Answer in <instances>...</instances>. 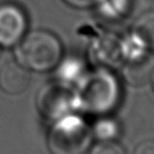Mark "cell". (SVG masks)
I'll return each mask as SVG.
<instances>
[{
    "mask_svg": "<svg viewBox=\"0 0 154 154\" xmlns=\"http://www.w3.org/2000/svg\"><path fill=\"white\" fill-rule=\"evenodd\" d=\"M119 92L116 77L106 69H100L87 75L79 85L77 105L89 113L106 114L117 105Z\"/></svg>",
    "mask_w": 154,
    "mask_h": 154,
    "instance_id": "1",
    "label": "cell"
},
{
    "mask_svg": "<svg viewBox=\"0 0 154 154\" xmlns=\"http://www.w3.org/2000/svg\"><path fill=\"white\" fill-rule=\"evenodd\" d=\"M62 49L59 39L45 30L29 33L21 39L16 57L22 66L30 70L45 72L53 69L61 58Z\"/></svg>",
    "mask_w": 154,
    "mask_h": 154,
    "instance_id": "2",
    "label": "cell"
},
{
    "mask_svg": "<svg viewBox=\"0 0 154 154\" xmlns=\"http://www.w3.org/2000/svg\"><path fill=\"white\" fill-rule=\"evenodd\" d=\"M92 139V129L82 118L66 115L50 130L48 147L52 154H84Z\"/></svg>",
    "mask_w": 154,
    "mask_h": 154,
    "instance_id": "3",
    "label": "cell"
},
{
    "mask_svg": "<svg viewBox=\"0 0 154 154\" xmlns=\"http://www.w3.org/2000/svg\"><path fill=\"white\" fill-rule=\"evenodd\" d=\"M74 105V96L64 85L53 82L39 90L36 98L38 111L45 118L57 120L66 116Z\"/></svg>",
    "mask_w": 154,
    "mask_h": 154,
    "instance_id": "4",
    "label": "cell"
},
{
    "mask_svg": "<svg viewBox=\"0 0 154 154\" xmlns=\"http://www.w3.org/2000/svg\"><path fill=\"white\" fill-rule=\"evenodd\" d=\"M26 30L24 12L13 3L0 5V47L11 48L23 38Z\"/></svg>",
    "mask_w": 154,
    "mask_h": 154,
    "instance_id": "5",
    "label": "cell"
},
{
    "mask_svg": "<svg viewBox=\"0 0 154 154\" xmlns=\"http://www.w3.org/2000/svg\"><path fill=\"white\" fill-rule=\"evenodd\" d=\"M154 70V56L149 50L129 54L122 66V77L131 86L140 87L151 80Z\"/></svg>",
    "mask_w": 154,
    "mask_h": 154,
    "instance_id": "6",
    "label": "cell"
},
{
    "mask_svg": "<svg viewBox=\"0 0 154 154\" xmlns=\"http://www.w3.org/2000/svg\"><path fill=\"white\" fill-rule=\"evenodd\" d=\"M30 80L29 72L19 62H7L0 69V89L7 94L23 93L30 86Z\"/></svg>",
    "mask_w": 154,
    "mask_h": 154,
    "instance_id": "7",
    "label": "cell"
},
{
    "mask_svg": "<svg viewBox=\"0 0 154 154\" xmlns=\"http://www.w3.org/2000/svg\"><path fill=\"white\" fill-rule=\"evenodd\" d=\"M103 13L113 18H137L151 10L154 0H99Z\"/></svg>",
    "mask_w": 154,
    "mask_h": 154,
    "instance_id": "8",
    "label": "cell"
},
{
    "mask_svg": "<svg viewBox=\"0 0 154 154\" xmlns=\"http://www.w3.org/2000/svg\"><path fill=\"white\" fill-rule=\"evenodd\" d=\"M132 37L149 51H154V11L146 12L136 18L132 26Z\"/></svg>",
    "mask_w": 154,
    "mask_h": 154,
    "instance_id": "9",
    "label": "cell"
},
{
    "mask_svg": "<svg viewBox=\"0 0 154 154\" xmlns=\"http://www.w3.org/2000/svg\"><path fill=\"white\" fill-rule=\"evenodd\" d=\"M96 137L101 140H113L119 133V127L112 119H100L92 130Z\"/></svg>",
    "mask_w": 154,
    "mask_h": 154,
    "instance_id": "10",
    "label": "cell"
},
{
    "mask_svg": "<svg viewBox=\"0 0 154 154\" xmlns=\"http://www.w3.org/2000/svg\"><path fill=\"white\" fill-rule=\"evenodd\" d=\"M91 154H127L125 148L114 140H101L93 148Z\"/></svg>",
    "mask_w": 154,
    "mask_h": 154,
    "instance_id": "11",
    "label": "cell"
},
{
    "mask_svg": "<svg viewBox=\"0 0 154 154\" xmlns=\"http://www.w3.org/2000/svg\"><path fill=\"white\" fill-rule=\"evenodd\" d=\"M134 154H154V139L140 143L134 150Z\"/></svg>",
    "mask_w": 154,
    "mask_h": 154,
    "instance_id": "12",
    "label": "cell"
},
{
    "mask_svg": "<svg viewBox=\"0 0 154 154\" xmlns=\"http://www.w3.org/2000/svg\"><path fill=\"white\" fill-rule=\"evenodd\" d=\"M64 1L75 8H88L98 3L99 0H64Z\"/></svg>",
    "mask_w": 154,
    "mask_h": 154,
    "instance_id": "13",
    "label": "cell"
},
{
    "mask_svg": "<svg viewBox=\"0 0 154 154\" xmlns=\"http://www.w3.org/2000/svg\"><path fill=\"white\" fill-rule=\"evenodd\" d=\"M151 84H152V87H153V90H154V70H153V73H152V76H151Z\"/></svg>",
    "mask_w": 154,
    "mask_h": 154,
    "instance_id": "14",
    "label": "cell"
},
{
    "mask_svg": "<svg viewBox=\"0 0 154 154\" xmlns=\"http://www.w3.org/2000/svg\"><path fill=\"white\" fill-rule=\"evenodd\" d=\"M0 56H1V50H0Z\"/></svg>",
    "mask_w": 154,
    "mask_h": 154,
    "instance_id": "15",
    "label": "cell"
}]
</instances>
